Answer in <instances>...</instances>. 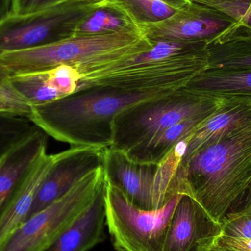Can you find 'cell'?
<instances>
[{
	"mask_svg": "<svg viewBox=\"0 0 251 251\" xmlns=\"http://www.w3.org/2000/svg\"><path fill=\"white\" fill-rule=\"evenodd\" d=\"M251 183V125L205 146L180 164L173 193L190 196L222 222Z\"/></svg>",
	"mask_w": 251,
	"mask_h": 251,
	"instance_id": "1",
	"label": "cell"
},
{
	"mask_svg": "<svg viewBox=\"0 0 251 251\" xmlns=\"http://www.w3.org/2000/svg\"><path fill=\"white\" fill-rule=\"evenodd\" d=\"M173 91L128 92L110 87H91L32 107L28 119L58 141L72 146L107 149L113 143V122L119 113Z\"/></svg>",
	"mask_w": 251,
	"mask_h": 251,
	"instance_id": "2",
	"label": "cell"
},
{
	"mask_svg": "<svg viewBox=\"0 0 251 251\" xmlns=\"http://www.w3.org/2000/svg\"><path fill=\"white\" fill-rule=\"evenodd\" d=\"M208 44L159 41L149 51L79 75L78 90L110 87L128 92L177 91L208 68Z\"/></svg>",
	"mask_w": 251,
	"mask_h": 251,
	"instance_id": "3",
	"label": "cell"
},
{
	"mask_svg": "<svg viewBox=\"0 0 251 251\" xmlns=\"http://www.w3.org/2000/svg\"><path fill=\"white\" fill-rule=\"evenodd\" d=\"M153 45L143 28L134 25L119 32L72 36L30 50L0 53V73L15 76L67 65L82 75L149 51Z\"/></svg>",
	"mask_w": 251,
	"mask_h": 251,
	"instance_id": "4",
	"label": "cell"
},
{
	"mask_svg": "<svg viewBox=\"0 0 251 251\" xmlns=\"http://www.w3.org/2000/svg\"><path fill=\"white\" fill-rule=\"evenodd\" d=\"M225 98L182 88L128 107L114 119L110 148L126 153L182 121L215 111Z\"/></svg>",
	"mask_w": 251,
	"mask_h": 251,
	"instance_id": "5",
	"label": "cell"
},
{
	"mask_svg": "<svg viewBox=\"0 0 251 251\" xmlns=\"http://www.w3.org/2000/svg\"><path fill=\"white\" fill-rule=\"evenodd\" d=\"M103 166L87 174L70 191L29 217L0 243V251H43L86 210L105 184Z\"/></svg>",
	"mask_w": 251,
	"mask_h": 251,
	"instance_id": "6",
	"label": "cell"
},
{
	"mask_svg": "<svg viewBox=\"0 0 251 251\" xmlns=\"http://www.w3.org/2000/svg\"><path fill=\"white\" fill-rule=\"evenodd\" d=\"M182 196L175 195L159 209L144 210L134 206L119 189L106 181V225L116 250L163 251L170 221Z\"/></svg>",
	"mask_w": 251,
	"mask_h": 251,
	"instance_id": "7",
	"label": "cell"
},
{
	"mask_svg": "<svg viewBox=\"0 0 251 251\" xmlns=\"http://www.w3.org/2000/svg\"><path fill=\"white\" fill-rule=\"evenodd\" d=\"M100 4L66 0L37 11L10 15L0 22V53L30 50L70 38L76 25Z\"/></svg>",
	"mask_w": 251,
	"mask_h": 251,
	"instance_id": "8",
	"label": "cell"
},
{
	"mask_svg": "<svg viewBox=\"0 0 251 251\" xmlns=\"http://www.w3.org/2000/svg\"><path fill=\"white\" fill-rule=\"evenodd\" d=\"M103 168L106 181L140 209H159L175 196L173 183L178 163L171 156H167L159 165L140 164L130 160L122 152L107 148Z\"/></svg>",
	"mask_w": 251,
	"mask_h": 251,
	"instance_id": "9",
	"label": "cell"
},
{
	"mask_svg": "<svg viewBox=\"0 0 251 251\" xmlns=\"http://www.w3.org/2000/svg\"><path fill=\"white\" fill-rule=\"evenodd\" d=\"M237 22L224 12L190 1L169 19L142 25L151 41H198L208 44L231 31Z\"/></svg>",
	"mask_w": 251,
	"mask_h": 251,
	"instance_id": "10",
	"label": "cell"
},
{
	"mask_svg": "<svg viewBox=\"0 0 251 251\" xmlns=\"http://www.w3.org/2000/svg\"><path fill=\"white\" fill-rule=\"evenodd\" d=\"M104 149L72 146L56 153L54 162L38 189L28 218L64 196L87 174L103 166Z\"/></svg>",
	"mask_w": 251,
	"mask_h": 251,
	"instance_id": "11",
	"label": "cell"
},
{
	"mask_svg": "<svg viewBox=\"0 0 251 251\" xmlns=\"http://www.w3.org/2000/svg\"><path fill=\"white\" fill-rule=\"evenodd\" d=\"M221 234V223L183 195L170 221L163 251H210Z\"/></svg>",
	"mask_w": 251,
	"mask_h": 251,
	"instance_id": "12",
	"label": "cell"
},
{
	"mask_svg": "<svg viewBox=\"0 0 251 251\" xmlns=\"http://www.w3.org/2000/svg\"><path fill=\"white\" fill-rule=\"evenodd\" d=\"M48 136L38 127L0 157V221L47 153Z\"/></svg>",
	"mask_w": 251,
	"mask_h": 251,
	"instance_id": "13",
	"label": "cell"
},
{
	"mask_svg": "<svg viewBox=\"0 0 251 251\" xmlns=\"http://www.w3.org/2000/svg\"><path fill=\"white\" fill-rule=\"evenodd\" d=\"M251 125V97H226L224 102L184 137L177 146L183 153L181 163L208 145Z\"/></svg>",
	"mask_w": 251,
	"mask_h": 251,
	"instance_id": "14",
	"label": "cell"
},
{
	"mask_svg": "<svg viewBox=\"0 0 251 251\" xmlns=\"http://www.w3.org/2000/svg\"><path fill=\"white\" fill-rule=\"evenodd\" d=\"M104 194L105 184L79 218L43 251H88L101 243L106 226Z\"/></svg>",
	"mask_w": 251,
	"mask_h": 251,
	"instance_id": "15",
	"label": "cell"
},
{
	"mask_svg": "<svg viewBox=\"0 0 251 251\" xmlns=\"http://www.w3.org/2000/svg\"><path fill=\"white\" fill-rule=\"evenodd\" d=\"M213 112L199 115L172 126L125 154L130 160L137 163L159 165L177 143L187 137Z\"/></svg>",
	"mask_w": 251,
	"mask_h": 251,
	"instance_id": "16",
	"label": "cell"
},
{
	"mask_svg": "<svg viewBox=\"0 0 251 251\" xmlns=\"http://www.w3.org/2000/svg\"><path fill=\"white\" fill-rule=\"evenodd\" d=\"M184 88L199 94L251 97V69H207Z\"/></svg>",
	"mask_w": 251,
	"mask_h": 251,
	"instance_id": "17",
	"label": "cell"
},
{
	"mask_svg": "<svg viewBox=\"0 0 251 251\" xmlns=\"http://www.w3.org/2000/svg\"><path fill=\"white\" fill-rule=\"evenodd\" d=\"M55 159V154L45 153L40 159L30 176L0 221V243L9 234L26 221L38 189Z\"/></svg>",
	"mask_w": 251,
	"mask_h": 251,
	"instance_id": "18",
	"label": "cell"
},
{
	"mask_svg": "<svg viewBox=\"0 0 251 251\" xmlns=\"http://www.w3.org/2000/svg\"><path fill=\"white\" fill-rule=\"evenodd\" d=\"M207 69H251V33L236 26L207 46Z\"/></svg>",
	"mask_w": 251,
	"mask_h": 251,
	"instance_id": "19",
	"label": "cell"
},
{
	"mask_svg": "<svg viewBox=\"0 0 251 251\" xmlns=\"http://www.w3.org/2000/svg\"><path fill=\"white\" fill-rule=\"evenodd\" d=\"M134 25H139L123 5L116 0H110L99 5L81 21L74 29L72 36L119 32Z\"/></svg>",
	"mask_w": 251,
	"mask_h": 251,
	"instance_id": "20",
	"label": "cell"
},
{
	"mask_svg": "<svg viewBox=\"0 0 251 251\" xmlns=\"http://www.w3.org/2000/svg\"><path fill=\"white\" fill-rule=\"evenodd\" d=\"M120 3L137 25H149L169 19L176 13L162 0H116Z\"/></svg>",
	"mask_w": 251,
	"mask_h": 251,
	"instance_id": "21",
	"label": "cell"
},
{
	"mask_svg": "<svg viewBox=\"0 0 251 251\" xmlns=\"http://www.w3.org/2000/svg\"><path fill=\"white\" fill-rule=\"evenodd\" d=\"M38 128L26 118L0 114V157Z\"/></svg>",
	"mask_w": 251,
	"mask_h": 251,
	"instance_id": "22",
	"label": "cell"
},
{
	"mask_svg": "<svg viewBox=\"0 0 251 251\" xmlns=\"http://www.w3.org/2000/svg\"><path fill=\"white\" fill-rule=\"evenodd\" d=\"M215 7L231 16L237 26L251 33V0H190Z\"/></svg>",
	"mask_w": 251,
	"mask_h": 251,
	"instance_id": "23",
	"label": "cell"
},
{
	"mask_svg": "<svg viewBox=\"0 0 251 251\" xmlns=\"http://www.w3.org/2000/svg\"><path fill=\"white\" fill-rule=\"evenodd\" d=\"M222 235L251 240V202L246 207L229 212L221 222Z\"/></svg>",
	"mask_w": 251,
	"mask_h": 251,
	"instance_id": "24",
	"label": "cell"
},
{
	"mask_svg": "<svg viewBox=\"0 0 251 251\" xmlns=\"http://www.w3.org/2000/svg\"><path fill=\"white\" fill-rule=\"evenodd\" d=\"M66 0H14L13 14H25L55 5Z\"/></svg>",
	"mask_w": 251,
	"mask_h": 251,
	"instance_id": "25",
	"label": "cell"
},
{
	"mask_svg": "<svg viewBox=\"0 0 251 251\" xmlns=\"http://www.w3.org/2000/svg\"><path fill=\"white\" fill-rule=\"evenodd\" d=\"M213 249L219 251H251V240L233 238L221 234Z\"/></svg>",
	"mask_w": 251,
	"mask_h": 251,
	"instance_id": "26",
	"label": "cell"
},
{
	"mask_svg": "<svg viewBox=\"0 0 251 251\" xmlns=\"http://www.w3.org/2000/svg\"><path fill=\"white\" fill-rule=\"evenodd\" d=\"M0 100L19 105L29 106L12 86L10 76L1 73H0Z\"/></svg>",
	"mask_w": 251,
	"mask_h": 251,
	"instance_id": "27",
	"label": "cell"
},
{
	"mask_svg": "<svg viewBox=\"0 0 251 251\" xmlns=\"http://www.w3.org/2000/svg\"><path fill=\"white\" fill-rule=\"evenodd\" d=\"M32 112V107L19 105L0 100V114L8 116H21L29 119Z\"/></svg>",
	"mask_w": 251,
	"mask_h": 251,
	"instance_id": "28",
	"label": "cell"
},
{
	"mask_svg": "<svg viewBox=\"0 0 251 251\" xmlns=\"http://www.w3.org/2000/svg\"><path fill=\"white\" fill-rule=\"evenodd\" d=\"M14 0H0V22L13 14Z\"/></svg>",
	"mask_w": 251,
	"mask_h": 251,
	"instance_id": "29",
	"label": "cell"
},
{
	"mask_svg": "<svg viewBox=\"0 0 251 251\" xmlns=\"http://www.w3.org/2000/svg\"><path fill=\"white\" fill-rule=\"evenodd\" d=\"M171 7L178 10L190 2V0H162Z\"/></svg>",
	"mask_w": 251,
	"mask_h": 251,
	"instance_id": "30",
	"label": "cell"
},
{
	"mask_svg": "<svg viewBox=\"0 0 251 251\" xmlns=\"http://www.w3.org/2000/svg\"><path fill=\"white\" fill-rule=\"evenodd\" d=\"M251 196V183L250 186H249V188H248L247 191H246V193H245L244 196H243V199H242V200L240 201V203H239V204L237 205V207H236V209H234V211L239 210V209H243V208H244L245 206H246V205L248 204V202H249V199H250ZM234 211H232V212H234Z\"/></svg>",
	"mask_w": 251,
	"mask_h": 251,
	"instance_id": "31",
	"label": "cell"
},
{
	"mask_svg": "<svg viewBox=\"0 0 251 251\" xmlns=\"http://www.w3.org/2000/svg\"><path fill=\"white\" fill-rule=\"evenodd\" d=\"M82 1L91 4H100L106 2V1H110V0H82Z\"/></svg>",
	"mask_w": 251,
	"mask_h": 251,
	"instance_id": "32",
	"label": "cell"
},
{
	"mask_svg": "<svg viewBox=\"0 0 251 251\" xmlns=\"http://www.w3.org/2000/svg\"><path fill=\"white\" fill-rule=\"evenodd\" d=\"M251 196L250 199H249V202H248V204L247 205H249V203H251ZM247 205H246V206H247Z\"/></svg>",
	"mask_w": 251,
	"mask_h": 251,
	"instance_id": "33",
	"label": "cell"
},
{
	"mask_svg": "<svg viewBox=\"0 0 251 251\" xmlns=\"http://www.w3.org/2000/svg\"><path fill=\"white\" fill-rule=\"evenodd\" d=\"M210 251H219L216 250V249H213V248H212V250H211Z\"/></svg>",
	"mask_w": 251,
	"mask_h": 251,
	"instance_id": "34",
	"label": "cell"
}]
</instances>
